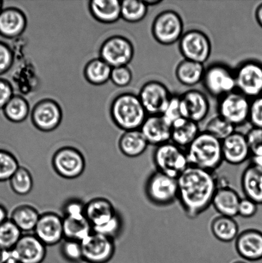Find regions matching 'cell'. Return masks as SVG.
<instances>
[{"mask_svg": "<svg viewBox=\"0 0 262 263\" xmlns=\"http://www.w3.org/2000/svg\"><path fill=\"white\" fill-rule=\"evenodd\" d=\"M178 200L189 218L201 215L212 205L219 185L214 172L190 166L177 178Z\"/></svg>", "mask_w": 262, "mask_h": 263, "instance_id": "cell-1", "label": "cell"}, {"mask_svg": "<svg viewBox=\"0 0 262 263\" xmlns=\"http://www.w3.org/2000/svg\"><path fill=\"white\" fill-rule=\"evenodd\" d=\"M190 166L214 172L224 161L222 141L205 131H201L186 149Z\"/></svg>", "mask_w": 262, "mask_h": 263, "instance_id": "cell-2", "label": "cell"}, {"mask_svg": "<svg viewBox=\"0 0 262 263\" xmlns=\"http://www.w3.org/2000/svg\"><path fill=\"white\" fill-rule=\"evenodd\" d=\"M110 113L117 127L125 132L139 130L148 116L138 95L130 92L113 100Z\"/></svg>", "mask_w": 262, "mask_h": 263, "instance_id": "cell-3", "label": "cell"}, {"mask_svg": "<svg viewBox=\"0 0 262 263\" xmlns=\"http://www.w3.org/2000/svg\"><path fill=\"white\" fill-rule=\"evenodd\" d=\"M153 162L156 171L176 179L190 166L186 149L171 141L156 147Z\"/></svg>", "mask_w": 262, "mask_h": 263, "instance_id": "cell-4", "label": "cell"}, {"mask_svg": "<svg viewBox=\"0 0 262 263\" xmlns=\"http://www.w3.org/2000/svg\"><path fill=\"white\" fill-rule=\"evenodd\" d=\"M202 84L210 96L219 99L236 91L235 71L227 64L213 63L205 69Z\"/></svg>", "mask_w": 262, "mask_h": 263, "instance_id": "cell-5", "label": "cell"}, {"mask_svg": "<svg viewBox=\"0 0 262 263\" xmlns=\"http://www.w3.org/2000/svg\"><path fill=\"white\" fill-rule=\"evenodd\" d=\"M151 33L155 40L164 46L179 42L184 35V23L180 15L174 10H164L154 19Z\"/></svg>", "mask_w": 262, "mask_h": 263, "instance_id": "cell-6", "label": "cell"}, {"mask_svg": "<svg viewBox=\"0 0 262 263\" xmlns=\"http://www.w3.org/2000/svg\"><path fill=\"white\" fill-rule=\"evenodd\" d=\"M178 181L158 171L153 172L146 182V196L153 204L168 206L178 200Z\"/></svg>", "mask_w": 262, "mask_h": 263, "instance_id": "cell-7", "label": "cell"}, {"mask_svg": "<svg viewBox=\"0 0 262 263\" xmlns=\"http://www.w3.org/2000/svg\"><path fill=\"white\" fill-rule=\"evenodd\" d=\"M235 71L236 90L253 100L262 95V63L255 60L243 62Z\"/></svg>", "mask_w": 262, "mask_h": 263, "instance_id": "cell-8", "label": "cell"}, {"mask_svg": "<svg viewBox=\"0 0 262 263\" xmlns=\"http://www.w3.org/2000/svg\"><path fill=\"white\" fill-rule=\"evenodd\" d=\"M212 43L206 33L190 30L179 41V50L184 59L201 64L206 63L212 53Z\"/></svg>", "mask_w": 262, "mask_h": 263, "instance_id": "cell-9", "label": "cell"}, {"mask_svg": "<svg viewBox=\"0 0 262 263\" xmlns=\"http://www.w3.org/2000/svg\"><path fill=\"white\" fill-rule=\"evenodd\" d=\"M251 100L236 90L220 98L217 105L218 115L235 127L245 124L249 122Z\"/></svg>", "mask_w": 262, "mask_h": 263, "instance_id": "cell-10", "label": "cell"}, {"mask_svg": "<svg viewBox=\"0 0 262 263\" xmlns=\"http://www.w3.org/2000/svg\"><path fill=\"white\" fill-rule=\"evenodd\" d=\"M172 95L165 84L152 81L143 85L138 97L148 115H162L168 107Z\"/></svg>", "mask_w": 262, "mask_h": 263, "instance_id": "cell-11", "label": "cell"}, {"mask_svg": "<svg viewBox=\"0 0 262 263\" xmlns=\"http://www.w3.org/2000/svg\"><path fill=\"white\" fill-rule=\"evenodd\" d=\"M99 55L112 68L128 66L134 56V48L127 38L114 36L103 43Z\"/></svg>", "mask_w": 262, "mask_h": 263, "instance_id": "cell-12", "label": "cell"}, {"mask_svg": "<svg viewBox=\"0 0 262 263\" xmlns=\"http://www.w3.org/2000/svg\"><path fill=\"white\" fill-rule=\"evenodd\" d=\"M53 166L58 175L67 179H76L83 174L86 162L83 155L72 147L58 149L53 157Z\"/></svg>", "mask_w": 262, "mask_h": 263, "instance_id": "cell-13", "label": "cell"}, {"mask_svg": "<svg viewBox=\"0 0 262 263\" xmlns=\"http://www.w3.org/2000/svg\"><path fill=\"white\" fill-rule=\"evenodd\" d=\"M84 261L87 263H108L114 257V239L92 233L81 242Z\"/></svg>", "mask_w": 262, "mask_h": 263, "instance_id": "cell-14", "label": "cell"}, {"mask_svg": "<svg viewBox=\"0 0 262 263\" xmlns=\"http://www.w3.org/2000/svg\"><path fill=\"white\" fill-rule=\"evenodd\" d=\"M182 118L196 123L204 121L209 114L210 104L206 95L197 89H190L179 95Z\"/></svg>", "mask_w": 262, "mask_h": 263, "instance_id": "cell-15", "label": "cell"}, {"mask_svg": "<svg viewBox=\"0 0 262 263\" xmlns=\"http://www.w3.org/2000/svg\"><path fill=\"white\" fill-rule=\"evenodd\" d=\"M46 247L35 234L23 235L12 250L11 257L20 263H42Z\"/></svg>", "mask_w": 262, "mask_h": 263, "instance_id": "cell-16", "label": "cell"}, {"mask_svg": "<svg viewBox=\"0 0 262 263\" xmlns=\"http://www.w3.org/2000/svg\"><path fill=\"white\" fill-rule=\"evenodd\" d=\"M34 234L46 246H55L64 238L63 218L55 213L41 215Z\"/></svg>", "mask_w": 262, "mask_h": 263, "instance_id": "cell-17", "label": "cell"}, {"mask_svg": "<svg viewBox=\"0 0 262 263\" xmlns=\"http://www.w3.org/2000/svg\"><path fill=\"white\" fill-rule=\"evenodd\" d=\"M61 118V109L53 100H43L38 103L32 110V122L41 131L55 130L60 124Z\"/></svg>", "mask_w": 262, "mask_h": 263, "instance_id": "cell-18", "label": "cell"}, {"mask_svg": "<svg viewBox=\"0 0 262 263\" xmlns=\"http://www.w3.org/2000/svg\"><path fill=\"white\" fill-rule=\"evenodd\" d=\"M235 249L239 256L247 261L262 259V232L257 229H246L235 239Z\"/></svg>", "mask_w": 262, "mask_h": 263, "instance_id": "cell-19", "label": "cell"}, {"mask_svg": "<svg viewBox=\"0 0 262 263\" xmlns=\"http://www.w3.org/2000/svg\"><path fill=\"white\" fill-rule=\"evenodd\" d=\"M223 159L232 165H240L251 157L245 134L235 131L222 141Z\"/></svg>", "mask_w": 262, "mask_h": 263, "instance_id": "cell-20", "label": "cell"}, {"mask_svg": "<svg viewBox=\"0 0 262 263\" xmlns=\"http://www.w3.org/2000/svg\"><path fill=\"white\" fill-rule=\"evenodd\" d=\"M140 130L151 145L156 147L171 141V125L162 115H148Z\"/></svg>", "mask_w": 262, "mask_h": 263, "instance_id": "cell-21", "label": "cell"}, {"mask_svg": "<svg viewBox=\"0 0 262 263\" xmlns=\"http://www.w3.org/2000/svg\"><path fill=\"white\" fill-rule=\"evenodd\" d=\"M27 26L24 14L15 8H7L0 12V35L12 39L22 34Z\"/></svg>", "mask_w": 262, "mask_h": 263, "instance_id": "cell-22", "label": "cell"}, {"mask_svg": "<svg viewBox=\"0 0 262 263\" xmlns=\"http://www.w3.org/2000/svg\"><path fill=\"white\" fill-rule=\"evenodd\" d=\"M237 191L227 185L218 187L213 198L212 205L220 215L235 218L238 216L240 200Z\"/></svg>", "mask_w": 262, "mask_h": 263, "instance_id": "cell-23", "label": "cell"}, {"mask_svg": "<svg viewBox=\"0 0 262 263\" xmlns=\"http://www.w3.org/2000/svg\"><path fill=\"white\" fill-rule=\"evenodd\" d=\"M117 213L112 203L104 198H96L90 200L85 209V215L92 228L109 222Z\"/></svg>", "mask_w": 262, "mask_h": 263, "instance_id": "cell-24", "label": "cell"}, {"mask_svg": "<svg viewBox=\"0 0 262 263\" xmlns=\"http://www.w3.org/2000/svg\"><path fill=\"white\" fill-rule=\"evenodd\" d=\"M241 186L245 197L262 204V169L253 164L249 165L241 178Z\"/></svg>", "mask_w": 262, "mask_h": 263, "instance_id": "cell-25", "label": "cell"}, {"mask_svg": "<svg viewBox=\"0 0 262 263\" xmlns=\"http://www.w3.org/2000/svg\"><path fill=\"white\" fill-rule=\"evenodd\" d=\"M201 133L198 123L181 118L171 125V141L186 149Z\"/></svg>", "mask_w": 262, "mask_h": 263, "instance_id": "cell-26", "label": "cell"}, {"mask_svg": "<svg viewBox=\"0 0 262 263\" xmlns=\"http://www.w3.org/2000/svg\"><path fill=\"white\" fill-rule=\"evenodd\" d=\"M63 228L65 239L79 242L83 241L93 232L86 215L64 216Z\"/></svg>", "mask_w": 262, "mask_h": 263, "instance_id": "cell-27", "label": "cell"}, {"mask_svg": "<svg viewBox=\"0 0 262 263\" xmlns=\"http://www.w3.org/2000/svg\"><path fill=\"white\" fill-rule=\"evenodd\" d=\"M122 2L118 0H93L89 2V10L92 16L99 22L112 23L120 15Z\"/></svg>", "mask_w": 262, "mask_h": 263, "instance_id": "cell-28", "label": "cell"}, {"mask_svg": "<svg viewBox=\"0 0 262 263\" xmlns=\"http://www.w3.org/2000/svg\"><path fill=\"white\" fill-rule=\"evenodd\" d=\"M205 69L204 64L184 59L176 66V78L183 86L193 87L202 82Z\"/></svg>", "mask_w": 262, "mask_h": 263, "instance_id": "cell-29", "label": "cell"}, {"mask_svg": "<svg viewBox=\"0 0 262 263\" xmlns=\"http://www.w3.org/2000/svg\"><path fill=\"white\" fill-rule=\"evenodd\" d=\"M149 144L140 130L126 131L119 142L120 151L125 156L137 157L145 153Z\"/></svg>", "mask_w": 262, "mask_h": 263, "instance_id": "cell-30", "label": "cell"}, {"mask_svg": "<svg viewBox=\"0 0 262 263\" xmlns=\"http://www.w3.org/2000/svg\"><path fill=\"white\" fill-rule=\"evenodd\" d=\"M213 235L218 240L230 243L235 240L239 234V227L234 218L219 215L213 219L211 226Z\"/></svg>", "mask_w": 262, "mask_h": 263, "instance_id": "cell-31", "label": "cell"}, {"mask_svg": "<svg viewBox=\"0 0 262 263\" xmlns=\"http://www.w3.org/2000/svg\"><path fill=\"white\" fill-rule=\"evenodd\" d=\"M41 215L35 208L29 205L18 206L12 211L11 220L23 232L34 231Z\"/></svg>", "mask_w": 262, "mask_h": 263, "instance_id": "cell-32", "label": "cell"}, {"mask_svg": "<svg viewBox=\"0 0 262 263\" xmlns=\"http://www.w3.org/2000/svg\"><path fill=\"white\" fill-rule=\"evenodd\" d=\"M112 68L102 59H95L87 63L84 69V76L87 82L100 86L110 79Z\"/></svg>", "mask_w": 262, "mask_h": 263, "instance_id": "cell-33", "label": "cell"}, {"mask_svg": "<svg viewBox=\"0 0 262 263\" xmlns=\"http://www.w3.org/2000/svg\"><path fill=\"white\" fill-rule=\"evenodd\" d=\"M5 117L13 123H21L29 115V105L24 98L14 95L4 109Z\"/></svg>", "mask_w": 262, "mask_h": 263, "instance_id": "cell-34", "label": "cell"}, {"mask_svg": "<svg viewBox=\"0 0 262 263\" xmlns=\"http://www.w3.org/2000/svg\"><path fill=\"white\" fill-rule=\"evenodd\" d=\"M148 7L144 1L125 0L120 5V15L123 20L129 23H138L145 19Z\"/></svg>", "mask_w": 262, "mask_h": 263, "instance_id": "cell-35", "label": "cell"}, {"mask_svg": "<svg viewBox=\"0 0 262 263\" xmlns=\"http://www.w3.org/2000/svg\"><path fill=\"white\" fill-rule=\"evenodd\" d=\"M235 128L232 123L217 114L208 121L204 131L222 141L235 133Z\"/></svg>", "mask_w": 262, "mask_h": 263, "instance_id": "cell-36", "label": "cell"}, {"mask_svg": "<svg viewBox=\"0 0 262 263\" xmlns=\"http://www.w3.org/2000/svg\"><path fill=\"white\" fill-rule=\"evenodd\" d=\"M9 181L13 192L18 195H27L32 190L33 184L32 175L24 167L20 166Z\"/></svg>", "mask_w": 262, "mask_h": 263, "instance_id": "cell-37", "label": "cell"}, {"mask_svg": "<svg viewBox=\"0 0 262 263\" xmlns=\"http://www.w3.org/2000/svg\"><path fill=\"white\" fill-rule=\"evenodd\" d=\"M22 236V231L10 219H8L0 225V247L12 250Z\"/></svg>", "mask_w": 262, "mask_h": 263, "instance_id": "cell-38", "label": "cell"}, {"mask_svg": "<svg viewBox=\"0 0 262 263\" xmlns=\"http://www.w3.org/2000/svg\"><path fill=\"white\" fill-rule=\"evenodd\" d=\"M19 167V162L14 155L0 149V182L10 180Z\"/></svg>", "mask_w": 262, "mask_h": 263, "instance_id": "cell-39", "label": "cell"}, {"mask_svg": "<svg viewBox=\"0 0 262 263\" xmlns=\"http://www.w3.org/2000/svg\"><path fill=\"white\" fill-rule=\"evenodd\" d=\"M61 254L69 262L80 263L84 261L81 242L65 239L62 244Z\"/></svg>", "mask_w": 262, "mask_h": 263, "instance_id": "cell-40", "label": "cell"}, {"mask_svg": "<svg viewBox=\"0 0 262 263\" xmlns=\"http://www.w3.org/2000/svg\"><path fill=\"white\" fill-rule=\"evenodd\" d=\"M122 220L120 216L116 214L114 218L104 225L92 228L93 232L114 239L119 235L122 229Z\"/></svg>", "mask_w": 262, "mask_h": 263, "instance_id": "cell-41", "label": "cell"}, {"mask_svg": "<svg viewBox=\"0 0 262 263\" xmlns=\"http://www.w3.org/2000/svg\"><path fill=\"white\" fill-rule=\"evenodd\" d=\"M251 157L262 154V128L251 127L245 134Z\"/></svg>", "mask_w": 262, "mask_h": 263, "instance_id": "cell-42", "label": "cell"}, {"mask_svg": "<svg viewBox=\"0 0 262 263\" xmlns=\"http://www.w3.org/2000/svg\"><path fill=\"white\" fill-rule=\"evenodd\" d=\"M132 78V71L128 66H125L112 68L110 80L115 86L124 87L131 83Z\"/></svg>", "mask_w": 262, "mask_h": 263, "instance_id": "cell-43", "label": "cell"}, {"mask_svg": "<svg viewBox=\"0 0 262 263\" xmlns=\"http://www.w3.org/2000/svg\"><path fill=\"white\" fill-rule=\"evenodd\" d=\"M169 125H172L174 122L182 118L180 109V99L179 95H172L170 101L165 111L162 115Z\"/></svg>", "mask_w": 262, "mask_h": 263, "instance_id": "cell-44", "label": "cell"}, {"mask_svg": "<svg viewBox=\"0 0 262 263\" xmlns=\"http://www.w3.org/2000/svg\"><path fill=\"white\" fill-rule=\"evenodd\" d=\"M249 123L253 127L262 128V95L251 100Z\"/></svg>", "mask_w": 262, "mask_h": 263, "instance_id": "cell-45", "label": "cell"}, {"mask_svg": "<svg viewBox=\"0 0 262 263\" xmlns=\"http://www.w3.org/2000/svg\"><path fill=\"white\" fill-rule=\"evenodd\" d=\"M14 62V55L9 46L0 41V76L11 68Z\"/></svg>", "mask_w": 262, "mask_h": 263, "instance_id": "cell-46", "label": "cell"}, {"mask_svg": "<svg viewBox=\"0 0 262 263\" xmlns=\"http://www.w3.org/2000/svg\"><path fill=\"white\" fill-rule=\"evenodd\" d=\"M258 205L250 198H243L238 207V215L245 218L253 217L257 213Z\"/></svg>", "mask_w": 262, "mask_h": 263, "instance_id": "cell-47", "label": "cell"}, {"mask_svg": "<svg viewBox=\"0 0 262 263\" xmlns=\"http://www.w3.org/2000/svg\"><path fill=\"white\" fill-rule=\"evenodd\" d=\"M86 204L78 200H71L64 206V216L85 215Z\"/></svg>", "mask_w": 262, "mask_h": 263, "instance_id": "cell-48", "label": "cell"}, {"mask_svg": "<svg viewBox=\"0 0 262 263\" xmlns=\"http://www.w3.org/2000/svg\"><path fill=\"white\" fill-rule=\"evenodd\" d=\"M13 96L11 84L6 80L0 79V109H4Z\"/></svg>", "mask_w": 262, "mask_h": 263, "instance_id": "cell-49", "label": "cell"}, {"mask_svg": "<svg viewBox=\"0 0 262 263\" xmlns=\"http://www.w3.org/2000/svg\"><path fill=\"white\" fill-rule=\"evenodd\" d=\"M11 257V251L0 247V263H6Z\"/></svg>", "mask_w": 262, "mask_h": 263, "instance_id": "cell-50", "label": "cell"}, {"mask_svg": "<svg viewBox=\"0 0 262 263\" xmlns=\"http://www.w3.org/2000/svg\"><path fill=\"white\" fill-rule=\"evenodd\" d=\"M255 18L256 22L262 28V3L258 5L255 10Z\"/></svg>", "mask_w": 262, "mask_h": 263, "instance_id": "cell-51", "label": "cell"}, {"mask_svg": "<svg viewBox=\"0 0 262 263\" xmlns=\"http://www.w3.org/2000/svg\"><path fill=\"white\" fill-rule=\"evenodd\" d=\"M7 211L4 206L0 204V225L7 220Z\"/></svg>", "mask_w": 262, "mask_h": 263, "instance_id": "cell-52", "label": "cell"}, {"mask_svg": "<svg viewBox=\"0 0 262 263\" xmlns=\"http://www.w3.org/2000/svg\"><path fill=\"white\" fill-rule=\"evenodd\" d=\"M251 164L262 169V154L260 156H251Z\"/></svg>", "mask_w": 262, "mask_h": 263, "instance_id": "cell-53", "label": "cell"}, {"mask_svg": "<svg viewBox=\"0 0 262 263\" xmlns=\"http://www.w3.org/2000/svg\"><path fill=\"white\" fill-rule=\"evenodd\" d=\"M144 2H145L148 7L156 6V5H158L161 4V3H163V1H160V0H148V1Z\"/></svg>", "mask_w": 262, "mask_h": 263, "instance_id": "cell-54", "label": "cell"}, {"mask_svg": "<svg viewBox=\"0 0 262 263\" xmlns=\"http://www.w3.org/2000/svg\"><path fill=\"white\" fill-rule=\"evenodd\" d=\"M232 263H248V262H247V261H246V260H245V259H244V260L238 259V260H235V261H233Z\"/></svg>", "mask_w": 262, "mask_h": 263, "instance_id": "cell-55", "label": "cell"}, {"mask_svg": "<svg viewBox=\"0 0 262 263\" xmlns=\"http://www.w3.org/2000/svg\"><path fill=\"white\" fill-rule=\"evenodd\" d=\"M6 263H20L19 262H18L16 261V260L14 259V258H12V257H10V259Z\"/></svg>", "mask_w": 262, "mask_h": 263, "instance_id": "cell-56", "label": "cell"}, {"mask_svg": "<svg viewBox=\"0 0 262 263\" xmlns=\"http://www.w3.org/2000/svg\"><path fill=\"white\" fill-rule=\"evenodd\" d=\"M3 6V2L0 0V12L2 11Z\"/></svg>", "mask_w": 262, "mask_h": 263, "instance_id": "cell-57", "label": "cell"}]
</instances>
